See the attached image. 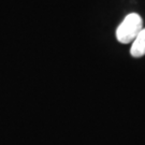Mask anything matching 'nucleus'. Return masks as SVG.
<instances>
[{"label":"nucleus","mask_w":145,"mask_h":145,"mask_svg":"<svg viewBox=\"0 0 145 145\" xmlns=\"http://www.w3.org/2000/svg\"><path fill=\"white\" fill-rule=\"evenodd\" d=\"M143 29V20L137 13H130L124 18L116 29V38L118 42L128 44L135 40Z\"/></svg>","instance_id":"f257e3e1"},{"label":"nucleus","mask_w":145,"mask_h":145,"mask_svg":"<svg viewBox=\"0 0 145 145\" xmlns=\"http://www.w3.org/2000/svg\"><path fill=\"white\" fill-rule=\"evenodd\" d=\"M130 54L132 57L135 58L142 57L145 55V28L142 29L138 37L132 41Z\"/></svg>","instance_id":"f03ea898"}]
</instances>
